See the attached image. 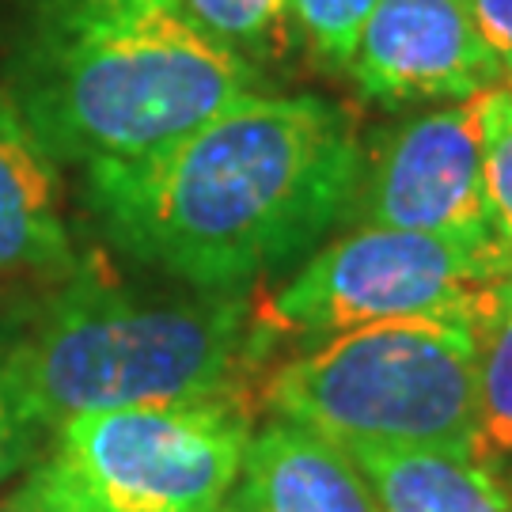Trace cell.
I'll use <instances>...</instances> for the list:
<instances>
[{"label": "cell", "mask_w": 512, "mask_h": 512, "mask_svg": "<svg viewBox=\"0 0 512 512\" xmlns=\"http://www.w3.org/2000/svg\"><path fill=\"white\" fill-rule=\"evenodd\" d=\"M357 183V137L319 95H243L152 152L84 164V198L110 243L205 293L300 258Z\"/></svg>", "instance_id": "1"}, {"label": "cell", "mask_w": 512, "mask_h": 512, "mask_svg": "<svg viewBox=\"0 0 512 512\" xmlns=\"http://www.w3.org/2000/svg\"><path fill=\"white\" fill-rule=\"evenodd\" d=\"M0 88L57 164L126 160L183 137L262 73L179 0H12Z\"/></svg>", "instance_id": "2"}, {"label": "cell", "mask_w": 512, "mask_h": 512, "mask_svg": "<svg viewBox=\"0 0 512 512\" xmlns=\"http://www.w3.org/2000/svg\"><path fill=\"white\" fill-rule=\"evenodd\" d=\"M274 330L232 293L156 300L73 281L4 349L42 429L118 406L236 399Z\"/></svg>", "instance_id": "3"}, {"label": "cell", "mask_w": 512, "mask_h": 512, "mask_svg": "<svg viewBox=\"0 0 512 512\" xmlns=\"http://www.w3.org/2000/svg\"><path fill=\"white\" fill-rule=\"evenodd\" d=\"M277 418L357 448L467 452L475 440V327L391 319L330 334L270 376Z\"/></svg>", "instance_id": "4"}, {"label": "cell", "mask_w": 512, "mask_h": 512, "mask_svg": "<svg viewBox=\"0 0 512 512\" xmlns=\"http://www.w3.org/2000/svg\"><path fill=\"white\" fill-rule=\"evenodd\" d=\"M19 494L61 512H224L251 444L239 399L118 406L54 429Z\"/></svg>", "instance_id": "5"}, {"label": "cell", "mask_w": 512, "mask_h": 512, "mask_svg": "<svg viewBox=\"0 0 512 512\" xmlns=\"http://www.w3.org/2000/svg\"><path fill=\"white\" fill-rule=\"evenodd\" d=\"M512 255L494 232L433 236L365 224L327 243L262 311L266 327L330 338L391 319H463L475 327Z\"/></svg>", "instance_id": "6"}, {"label": "cell", "mask_w": 512, "mask_h": 512, "mask_svg": "<svg viewBox=\"0 0 512 512\" xmlns=\"http://www.w3.org/2000/svg\"><path fill=\"white\" fill-rule=\"evenodd\" d=\"M365 224L475 236L494 232L486 202V141L478 95L425 110L387 133L365 183H357Z\"/></svg>", "instance_id": "7"}, {"label": "cell", "mask_w": 512, "mask_h": 512, "mask_svg": "<svg viewBox=\"0 0 512 512\" xmlns=\"http://www.w3.org/2000/svg\"><path fill=\"white\" fill-rule=\"evenodd\" d=\"M346 73L380 103H463L505 84L467 0H376Z\"/></svg>", "instance_id": "8"}, {"label": "cell", "mask_w": 512, "mask_h": 512, "mask_svg": "<svg viewBox=\"0 0 512 512\" xmlns=\"http://www.w3.org/2000/svg\"><path fill=\"white\" fill-rule=\"evenodd\" d=\"M236 490V512H384L342 444L285 418L251 433Z\"/></svg>", "instance_id": "9"}, {"label": "cell", "mask_w": 512, "mask_h": 512, "mask_svg": "<svg viewBox=\"0 0 512 512\" xmlns=\"http://www.w3.org/2000/svg\"><path fill=\"white\" fill-rule=\"evenodd\" d=\"M69 266L57 160L0 88V277L65 274Z\"/></svg>", "instance_id": "10"}, {"label": "cell", "mask_w": 512, "mask_h": 512, "mask_svg": "<svg viewBox=\"0 0 512 512\" xmlns=\"http://www.w3.org/2000/svg\"><path fill=\"white\" fill-rule=\"evenodd\" d=\"M349 456L372 482L384 512H512V490L501 471L467 452L357 448Z\"/></svg>", "instance_id": "11"}, {"label": "cell", "mask_w": 512, "mask_h": 512, "mask_svg": "<svg viewBox=\"0 0 512 512\" xmlns=\"http://www.w3.org/2000/svg\"><path fill=\"white\" fill-rule=\"evenodd\" d=\"M486 467L512 463V274L497 277L475 319V440Z\"/></svg>", "instance_id": "12"}, {"label": "cell", "mask_w": 512, "mask_h": 512, "mask_svg": "<svg viewBox=\"0 0 512 512\" xmlns=\"http://www.w3.org/2000/svg\"><path fill=\"white\" fill-rule=\"evenodd\" d=\"M190 19L258 73L293 46L289 0H179Z\"/></svg>", "instance_id": "13"}, {"label": "cell", "mask_w": 512, "mask_h": 512, "mask_svg": "<svg viewBox=\"0 0 512 512\" xmlns=\"http://www.w3.org/2000/svg\"><path fill=\"white\" fill-rule=\"evenodd\" d=\"M482 141H486V202L501 247L512 255V92L497 84L478 95Z\"/></svg>", "instance_id": "14"}, {"label": "cell", "mask_w": 512, "mask_h": 512, "mask_svg": "<svg viewBox=\"0 0 512 512\" xmlns=\"http://www.w3.org/2000/svg\"><path fill=\"white\" fill-rule=\"evenodd\" d=\"M376 0H289L293 31L323 65L346 69Z\"/></svg>", "instance_id": "15"}, {"label": "cell", "mask_w": 512, "mask_h": 512, "mask_svg": "<svg viewBox=\"0 0 512 512\" xmlns=\"http://www.w3.org/2000/svg\"><path fill=\"white\" fill-rule=\"evenodd\" d=\"M46 429L38 425V418L31 414V406L19 391L16 376L8 368V357L0 349V486L8 478H16L38 448V437Z\"/></svg>", "instance_id": "16"}, {"label": "cell", "mask_w": 512, "mask_h": 512, "mask_svg": "<svg viewBox=\"0 0 512 512\" xmlns=\"http://www.w3.org/2000/svg\"><path fill=\"white\" fill-rule=\"evenodd\" d=\"M467 4H471L475 27L505 73V84H512V0H467Z\"/></svg>", "instance_id": "17"}, {"label": "cell", "mask_w": 512, "mask_h": 512, "mask_svg": "<svg viewBox=\"0 0 512 512\" xmlns=\"http://www.w3.org/2000/svg\"><path fill=\"white\" fill-rule=\"evenodd\" d=\"M4 512H61V509H50V505H38V501H31V497L16 494L8 505H4Z\"/></svg>", "instance_id": "18"}, {"label": "cell", "mask_w": 512, "mask_h": 512, "mask_svg": "<svg viewBox=\"0 0 512 512\" xmlns=\"http://www.w3.org/2000/svg\"><path fill=\"white\" fill-rule=\"evenodd\" d=\"M505 482H509V490H512V463H509V478H505Z\"/></svg>", "instance_id": "19"}, {"label": "cell", "mask_w": 512, "mask_h": 512, "mask_svg": "<svg viewBox=\"0 0 512 512\" xmlns=\"http://www.w3.org/2000/svg\"><path fill=\"white\" fill-rule=\"evenodd\" d=\"M505 88H509V92H512V84H505Z\"/></svg>", "instance_id": "20"}]
</instances>
